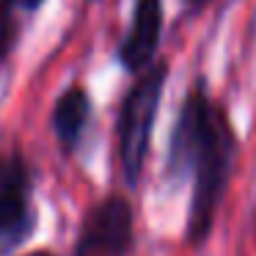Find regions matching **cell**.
I'll return each mask as SVG.
<instances>
[{
	"label": "cell",
	"mask_w": 256,
	"mask_h": 256,
	"mask_svg": "<svg viewBox=\"0 0 256 256\" xmlns=\"http://www.w3.org/2000/svg\"><path fill=\"white\" fill-rule=\"evenodd\" d=\"M130 248H132V206L122 196H108L86 212L74 256H124Z\"/></svg>",
	"instance_id": "obj_4"
},
{
	"label": "cell",
	"mask_w": 256,
	"mask_h": 256,
	"mask_svg": "<svg viewBox=\"0 0 256 256\" xmlns=\"http://www.w3.org/2000/svg\"><path fill=\"white\" fill-rule=\"evenodd\" d=\"M168 66L166 61L149 64L132 88L127 91L118 113V160H122V174L124 182L135 188L144 174V162L149 154V140H152V127L157 118V108L162 100L166 88Z\"/></svg>",
	"instance_id": "obj_2"
},
{
	"label": "cell",
	"mask_w": 256,
	"mask_h": 256,
	"mask_svg": "<svg viewBox=\"0 0 256 256\" xmlns=\"http://www.w3.org/2000/svg\"><path fill=\"white\" fill-rule=\"evenodd\" d=\"M44 0H0V8H6V12H36Z\"/></svg>",
	"instance_id": "obj_8"
},
{
	"label": "cell",
	"mask_w": 256,
	"mask_h": 256,
	"mask_svg": "<svg viewBox=\"0 0 256 256\" xmlns=\"http://www.w3.org/2000/svg\"><path fill=\"white\" fill-rule=\"evenodd\" d=\"M210 0H184V6H188V12H198V8H204Z\"/></svg>",
	"instance_id": "obj_9"
},
{
	"label": "cell",
	"mask_w": 256,
	"mask_h": 256,
	"mask_svg": "<svg viewBox=\"0 0 256 256\" xmlns=\"http://www.w3.org/2000/svg\"><path fill=\"white\" fill-rule=\"evenodd\" d=\"M14 39H17V22H14V14L0 8V64L6 61V56L12 52Z\"/></svg>",
	"instance_id": "obj_7"
},
{
	"label": "cell",
	"mask_w": 256,
	"mask_h": 256,
	"mask_svg": "<svg viewBox=\"0 0 256 256\" xmlns=\"http://www.w3.org/2000/svg\"><path fill=\"white\" fill-rule=\"evenodd\" d=\"M162 34V0H135L132 20L118 44V64L127 72H144L157 56Z\"/></svg>",
	"instance_id": "obj_5"
},
{
	"label": "cell",
	"mask_w": 256,
	"mask_h": 256,
	"mask_svg": "<svg viewBox=\"0 0 256 256\" xmlns=\"http://www.w3.org/2000/svg\"><path fill=\"white\" fill-rule=\"evenodd\" d=\"M36 212L30 204V171L22 154H0V256L30 237Z\"/></svg>",
	"instance_id": "obj_3"
},
{
	"label": "cell",
	"mask_w": 256,
	"mask_h": 256,
	"mask_svg": "<svg viewBox=\"0 0 256 256\" xmlns=\"http://www.w3.org/2000/svg\"><path fill=\"white\" fill-rule=\"evenodd\" d=\"M237 154L232 122L226 110L206 94L204 80L193 83L182 102L168 144V176H193V196L188 212V240L201 245L212 232L218 206L228 188L232 162Z\"/></svg>",
	"instance_id": "obj_1"
},
{
	"label": "cell",
	"mask_w": 256,
	"mask_h": 256,
	"mask_svg": "<svg viewBox=\"0 0 256 256\" xmlns=\"http://www.w3.org/2000/svg\"><path fill=\"white\" fill-rule=\"evenodd\" d=\"M30 256H52V254H47V250H36V254H30Z\"/></svg>",
	"instance_id": "obj_10"
},
{
	"label": "cell",
	"mask_w": 256,
	"mask_h": 256,
	"mask_svg": "<svg viewBox=\"0 0 256 256\" xmlns=\"http://www.w3.org/2000/svg\"><path fill=\"white\" fill-rule=\"evenodd\" d=\"M91 116V100L80 86L66 88L52 108V130L66 152H74Z\"/></svg>",
	"instance_id": "obj_6"
}]
</instances>
